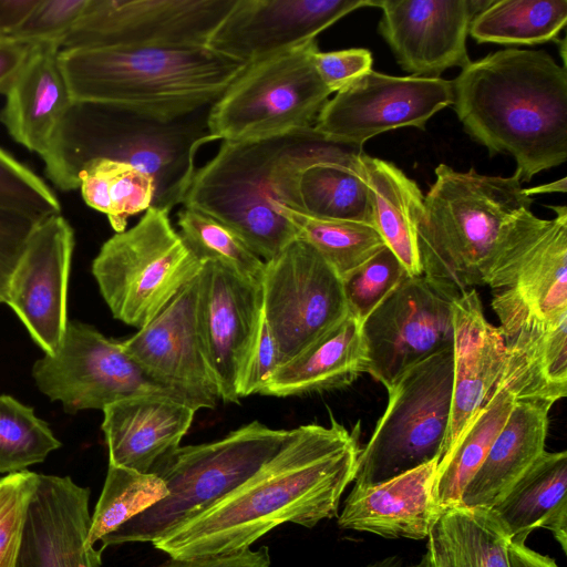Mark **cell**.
Returning a JSON list of instances; mask_svg holds the SVG:
<instances>
[{"instance_id": "cell-4", "label": "cell", "mask_w": 567, "mask_h": 567, "mask_svg": "<svg viewBox=\"0 0 567 567\" xmlns=\"http://www.w3.org/2000/svg\"><path fill=\"white\" fill-rule=\"evenodd\" d=\"M208 110L159 121L110 104L73 101L41 157L47 177L61 190H74L89 162H123L154 179L153 206L171 210L183 203L196 172L197 151L214 141Z\"/></svg>"}, {"instance_id": "cell-7", "label": "cell", "mask_w": 567, "mask_h": 567, "mask_svg": "<svg viewBox=\"0 0 567 567\" xmlns=\"http://www.w3.org/2000/svg\"><path fill=\"white\" fill-rule=\"evenodd\" d=\"M254 421L221 440L179 446L153 471L168 494L101 538V549L154 543L219 503L257 473L293 436Z\"/></svg>"}, {"instance_id": "cell-18", "label": "cell", "mask_w": 567, "mask_h": 567, "mask_svg": "<svg viewBox=\"0 0 567 567\" xmlns=\"http://www.w3.org/2000/svg\"><path fill=\"white\" fill-rule=\"evenodd\" d=\"M74 245V230L62 213L45 217L31 233L9 281L6 305L44 354L58 350L69 322Z\"/></svg>"}, {"instance_id": "cell-24", "label": "cell", "mask_w": 567, "mask_h": 567, "mask_svg": "<svg viewBox=\"0 0 567 567\" xmlns=\"http://www.w3.org/2000/svg\"><path fill=\"white\" fill-rule=\"evenodd\" d=\"M89 502L70 476L38 474L16 567H101L103 550L86 544Z\"/></svg>"}, {"instance_id": "cell-32", "label": "cell", "mask_w": 567, "mask_h": 567, "mask_svg": "<svg viewBox=\"0 0 567 567\" xmlns=\"http://www.w3.org/2000/svg\"><path fill=\"white\" fill-rule=\"evenodd\" d=\"M567 452H544L508 493L489 511L509 542L528 535L567 504Z\"/></svg>"}, {"instance_id": "cell-11", "label": "cell", "mask_w": 567, "mask_h": 567, "mask_svg": "<svg viewBox=\"0 0 567 567\" xmlns=\"http://www.w3.org/2000/svg\"><path fill=\"white\" fill-rule=\"evenodd\" d=\"M38 389L65 413L102 410L115 402L145 395L167 396L199 410L184 393L147 372L121 341L106 338L93 326L71 320L58 350L32 368Z\"/></svg>"}, {"instance_id": "cell-47", "label": "cell", "mask_w": 567, "mask_h": 567, "mask_svg": "<svg viewBox=\"0 0 567 567\" xmlns=\"http://www.w3.org/2000/svg\"><path fill=\"white\" fill-rule=\"evenodd\" d=\"M278 365L276 346L264 320L257 342L243 374L239 388L240 399L251 394H260Z\"/></svg>"}, {"instance_id": "cell-35", "label": "cell", "mask_w": 567, "mask_h": 567, "mask_svg": "<svg viewBox=\"0 0 567 567\" xmlns=\"http://www.w3.org/2000/svg\"><path fill=\"white\" fill-rule=\"evenodd\" d=\"M82 198L104 214L115 233L125 230L131 216L146 212L155 199L154 179L130 164L97 158L79 175Z\"/></svg>"}, {"instance_id": "cell-41", "label": "cell", "mask_w": 567, "mask_h": 567, "mask_svg": "<svg viewBox=\"0 0 567 567\" xmlns=\"http://www.w3.org/2000/svg\"><path fill=\"white\" fill-rule=\"evenodd\" d=\"M406 276L398 257L383 246L341 278L349 315L363 322Z\"/></svg>"}, {"instance_id": "cell-45", "label": "cell", "mask_w": 567, "mask_h": 567, "mask_svg": "<svg viewBox=\"0 0 567 567\" xmlns=\"http://www.w3.org/2000/svg\"><path fill=\"white\" fill-rule=\"evenodd\" d=\"M41 220L0 209V303H6L11 275L31 233Z\"/></svg>"}, {"instance_id": "cell-3", "label": "cell", "mask_w": 567, "mask_h": 567, "mask_svg": "<svg viewBox=\"0 0 567 567\" xmlns=\"http://www.w3.org/2000/svg\"><path fill=\"white\" fill-rule=\"evenodd\" d=\"M361 151L313 128L259 141H223L217 154L196 169L182 204L228 226L266 262L298 238L274 208V202L287 204L297 173L313 162Z\"/></svg>"}, {"instance_id": "cell-13", "label": "cell", "mask_w": 567, "mask_h": 567, "mask_svg": "<svg viewBox=\"0 0 567 567\" xmlns=\"http://www.w3.org/2000/svg\"><path fill=\"white\" fill-rule=\"evenodd\" d=\"M457 297L423 275L406 276L362 322L367 373L386 389L413 364L452 348Z\"/></svg>"}, {"instance_id": "cell-30", "label": "cell", "mask_w": 567, "mask_h": 567, "mask_svg": "<svg viewBox=\"0 0 567 567\" xmlns=\"http://www.w3.org/2000/svg\"><path fill=\"white\" fill-rule=\"evenodd\" d=\"M362 153L320 159L302 167L286 207L315 218L373 226L372 197L363 174Z\"/></svg>"}, {"instance_id": "cell-36", "label": "cell", "mask_w": 567, "mask_h": 567, "mask_svg": "<svg viewBox=\"0 0 567 567\" xmlns=\"http://www.w3.org/2000/svg\"><path fill=\"white\" fill-rule=\"evenodd\" d=\"M297 237L310 244L340 276L344 277L385 246L374 226L315 218L274 202Z\"/></svg>"}, {"instance_id": "cell-19", "label": "cell", "mask_w": 567, "mask_h": 567, "mask_svg": "<svg viewBox=\"0 0 567 567\" xmlns=\"http://www.w3.org/2000/svg\"><path fill=\"white\" fill-rule=\"evenodd\" d=\"M362 7L374 0H236L206 45L247 65L315 40Z\"/></svg>"}, {"instance_id": "cell-46", "label": "cell", "mask_w": 567, "mask_h": 567, "mask_svg": "<svg viewBox=\"0 0 567 567\" xmlns=\"http://www.w3.org/2000/svg\"><path fill=\"white\" fill-rule=\"evenodd\" d=\"M317 71L327 87L338 92L351 82L372 70V54L367 49L339 51H316L313 55Z\"/></svg>"}, {"instance_id": "cell-29", "label": "cell", "mask_w": 567, "mask_h": 567, "mask_svg": "<svg viewBox=\"0 0 567 567\" xmlns=\"http://www.w3.org/2000/svg\"><path fill=\"white\" fill-rule=\"evenodd\" d=\"M367 368L362 322L348 313L296 357L278 365L260 394L286 398L340 389L367 372Z\"/></svg>"}, {"instance_id": "cell-20", "label": "cell", "mask_w": 567, "mask_h": 567, "mask_svg": "<svg viewBox=\"0 0 567 567\" xmlns=\"http://www.w3.org/2000/svg\"><path fill=\"white\" fill-rule=\"evenodd\" d=\"M492 0H374L379 32L399 65L417 78H440L470 62L466 38L474 17Z\"/></svg>"}, {"instance_id": "cell-10", "label": "cell", "mask_w": 567, "mask_h": 567, "mask_svg": "<svg viewBox=\"0 0 567 567\" xmlns=\"http://www.w3.org/2000/svg\"><path fill=\"white\" fill-rule=\"evenodd\" d=\"M386 390L384 413L358 455L354 485L381 483L439 461L451 416L452 348L413 364Z\"/></svg>"}, {"instance_id": "cell-31", "label": "cell", "mask_w": 567, "mask_h": 567, "mask_svg": "<svg viewBox=\"0 0 567 567\" xmlns=\"http://www.w3.org/2000/svg\"><path fill=\"white\" fill-rule=\"evenodd\" d=\"M361 164L372 197L373 226L409 276L422 275L416 230L424 196L398 166L362 153Z\"/></svg>"}, {"instance_id": "cell-23", "label": "cell", "mask_w": 567, "mask_h": 567, "mask_svg": "<svg viewBox=\"0 0 567 567\" xmlns=\"http://www.w3.org/2000/svg\"><path fill=\"white\" fill-rule=\"evenodd\" d=\"M452 322V405L439 462L450 454L476 414L498 390L507 362L502 333L485 318L474 288L454 299Z\"/></svg>"}, {"instance_id": "cell-42", "label": "cell", "mask_w": 567, "mask_h": 567, "mask_svg": "<svg viewBox=\"0 0 567 567\" xmlns=\"http://www.w3.org/2000/svg\"><path fill=\"white\" fill-rule=\"evenodd\" d=\"M0 209L43 219L61 214L52 188L32 169L0 147Z\"/></svg>"}, {"instance_id": "cell-14", "label": "cell", "mask_w": 567, "mask_h": 567, "mask_svg": "<svg viewBox=\"0 0 567 567\" xmlns=\"http://www.w3.org/2000/svg\"><path fill=\"white\" fill-rule=\"evenodd\" d=\"M236 0H89L61 50L198 47Z\"/></svg>"}, {"instance_id": "cell-9", "label": "cell", "mask_w": 567, "mask_h": 567, "mask_svg": "<svg viewBox=\"0 0 567 567\" xmlns=\"http://www.w3.org/2000/svg\"><path fill=\"white\" fill-rule=\"evenodd\" d=\"M202 264L174 229L169 209L151 206L102 245L92 274L113 317L141 329L197 277Z\"/></svg>"}, {"instance_id": "cell-44", "label": "cell", "mask_w": 567, "mask_h": 567, "mask_svg": "<svg viewBox=\"0 0 567 567\" xmlns=\"http://www.w3.org/2000/svg\"><path fill=\"white\" fill-rule=\"evenodd\" d=\"M89 0H40L12 39L54 42L62 39L83 14Z\"/></svg>"}, {"instance_id": "cell-43", "label": "cell", "mask_w": 567, "mask_h": 567, "mask_svg": "<svg viewBox=\"0 0 567 567\" xmlns=\"http://www.w3.org/2000/svg\"><path fill=\"white\" fill-rule=\"evenodd\" d=\"M38 473L24 470L0 478V567H16Z\"/></svg>"}, {"instance_id": "cell-48", "label": "cell", "mask_w": 567, "mask_h": 567, "mask_svg": "<svg viewBox=\"0 0 567 567\" xmlns=\"http://www.w3.org/2000/svg\"><path fill=\"white\" fill-rule=\"evenodd\" d=\"M157 567H270L269 550L250 548L228 555L171 558Z\"/></svg>"}, {"instance_id": "cell-17", "label": "cell", "mask_w": 567, "mask_h": 567, "mask_svg": "<svg viewBox=\"0 0 567 567\" xmlns=\"http://www.w3.org/2000/svg\"><path fill=\"white\" fill-rule=\"evenodd\" d=\"M197 284L198 322L219 396L238 403L243 374L264 321L261 282L205 260Z\"/></svg>"}, {"instance_id": "cell-34", "label": "cell", "mask_w": 567, "mask_h": 567, "mask_svg": "<svg viewBox=\"0 0 567 567\" xmlns=\"http://www.w3.org/2000/svg\"><path fill=\"white\" fill-rule=\"evenodd\" d=\"M567 23V0H492L471 22L478 43L535 45L557 41Z\"/></svg>"}, {"instance_id": "cell-39", "label": "cell", "mask_w": 567, "mask_h": 567, "mask_svg": "<svg viewBox=\"0 0 567 567\" xmlns=\"http://www.w3.org/2000/svg\"><path fill=\"white\" fill-rule=\"evenodd\" d=\"M177 225L182 238L200 261H218L245 278L261 282L265 261L228 226L185 206L177 214Z\"/></svg>"}, {"instance_id": "cell-5", "label": "cell", "mask_w": 567, "mask_h": 567, "mask_svg": "<svg viewBox=\"0 0 567 567\" xmlns=\"http://www.w3.org/2000/svg\"><path fill=\"white\" fill-rule=\"evenodd\" d=\"M59 61L73 101L159 121L210 106L245 66L207 45L70 49Z\"/></svg>"}, {"instance_id": "cell-16", "label": "cell", "mask_w": 567, "mask_h": 567, "mask_svg": "<svg viewBox=\"0 0 567 567\" xmlns=\"http://www.w3.org/2000/svg\"><path fill=\"white\" fill-rule=\"evenodd\" d=\"M543 219L529 209L503 235L485 275L493 290L517 293L554 324L567 321V207Z\"/></svg>"}, {"instance_id": "cell-49", "label": "cell", "mask_w": 567, "mask_h": 567, "mask_svg": "<svg viewBox=\"0 0 567 567\" xmlns=\"http://www.w3.org/2000/svg\"><path fill=\"white\" fill-rule=\"evenodd\" d=\"M38 43L23 39H0V94L6 95Z\"/></svg>"}, {"instance_id": "cell-6", "label": "cell", "mask_w": 567, "mask_h": 567, "mask_svg": "<svg viewBox=\"0 0 567 567\" xmlns=\"http://www.w3.org/2000/svg\"><path fill=\"white\" fill-rule=\"evenodd\" d=\"M435 176L416 230L422 275L460 296L484 285L503 235L534 199L515 175L440 164Z\"/></svg>"}, {"instance_id": "cell-40", "label": "cell", "mask_w": 567, "mask_h": 567, "mask_svg": "<svg viewBox=\"0 0 567 567\" xmlns=\"http://www.w3.org/2000/svg\"><path fill=\"white\" fill-rule=\"evenodd\" d=\"M61 445L33 408L0 394V473L24 471L43 462Z\"/></svg>"}, {"instance_id": "cell-21", "label": "cell", "mask_w": 567, "mask_h": 567, "mask_svg": "<svg viewBox=\"0 0 567 567\" xmlns=\"http://www.w3.org/2000/svg\"><path fill=\"white\" fill-rule=\"evenodd\" d=\"M197 295L196 277L148 324L121 342L156 379L187 395L198 409H212L220 396L202 339Z\"/></svg>"}, {"instance_id": "cell-8", "label": "cell", "mask_w": 567, "mask_h": 567, "mask_svg": "<svg viewBox=\"0 0 567 567\" xmlns=\"http://www.w3.org/2000/svg\"><path fill=\"white\" fill-rule=\"evenodd\" d=\"M311 40L244 66L209 106L215 140L259 141L311 130L331 91L320 78Z\"/></svg>"}, {"instance_id": "cell-22", "label": "cell", "mask_w": 567, "mask_h": 567, "mask_svg": "<svg viewBox=\"0 0 567 567\" xmlns=\"http://www.w3.org/2000/svg\"><path fill=\"white\" fill-rule=\"evenodd\" d=\"M492 308L507 353L502 385L516 401L554 404L565 398L567 321L549 322L511 290H496Z\"/></svg>"}, {"instance_id": "cell-38", "label": "cell", "mask_w": 567, "mask_h": 567, "mask_svg": "<svg viewBox=\"0 0 567 567\" xmlns=\"http://www.w3.org/2000/svg\"><path fill=\"white\" fill-rule=\"evenodd\" d=\"M167 494L165 483L156 474L109 464L103 489L91 516L86 544L94 546Z\"/></svg>"}, {"instance_id": "cell-26", "label": "cell", "mask_w": 567, "mask_h": 567, "mask_svg": "<svg viewBox=\"0 0 567 567\" xmlns=\"http://www.w3.org/2000/svg\"><path fill=\"white\" fill-rule=\"evenodd\" d=\"M197 410L157 395L136 396L103 409L109 464L153 473L181 445Z\"/></svg>"}, {"instance_id": "cell-37", "label": "cell", "mask_w": 567, "mask_h": 567, "mask_svg": "<svg viewBox=\"0 0 567 567\" xmlns=\"http://www.w3.org/2000/svg\"><path fill=\"white\" fill-rule=\"evenodd\" d=\"M435 526L454 567H509V539L489 509L449 508Z\"/></svg>"}, {"instance_id": "cell-2", "label": "cell", "mask_w": 567, "mask_h": 567, "mask_svg": "<svg viewBox=\"0 0 567 567\" xmlns=\"http://www.w3.org/2000/svg\"><path fill=\"white\" fill-rule=\"evenodd\" d=\"M452 82L466 133L491 155L514 157L520 183L566 161L567 72L546 51L499 50Z\"/></svg>"}, {"instance_id": "cell-50", "label": "cell", "mask_w": 567, "mask_h": 567, "mask_svg": "<svg viewBox=\"0 0 567 567\" xmlns=\"http://www.w3.org/2000/svg\"><path fill=\"white\" fill-rule=\"evenodd\" d=\"M40 0H0V39H12Z\"/></svg>"}, {"instance_id": "cell-15", "label": "cell", "mask_w": 567, "mask_h": 567, "mask_svg": "<svg viewBox=\"0 0 567 567\" xmlns=\"http://www.w3.org/2000/svg\"><path fill=\"white\" fill-rule=\"evenodd\" d=\"M453 102L450 80L370 70L329 99L313 130L330 141L362 148L369 138L391 130L424 131L426 122Z\"/></svg>"}, {"instance_id": "cell-53", "label": "cell", "mask_w": 567, "mask_h": 567, "mask_svg": "<svg viewBox=\"0 0 567 567\" xmlns=\"http://www.w3.org/2000/svg\"><path fill=\"white\" fill-rule=\"evenodd\" d=\"M567 184L566 177H561L560 179L554 181L551 183H546L543 185L527 187L524 188V193L530 197L539 194H549V193H566Z\"/></svg>"}, {"instance_id": "cell-25", "label": "cell", "mask_w": 567, "mask_h": 567, "mask_svg": "<svg viewBox=\"0 0 567 567\" xmlns=\"http://www.w3.org/2000/svg\"><path fill=\"white\" fill-rule=\"evenodd\" d=\"M437 460L373 485H354L338 516L342 529L425 539L442 515L434 499Z\"/></svg>"}, {"instance_id": "cell-33", "label": "cell", "mask_w": 567, "mask_h": 567, "mask_svg": "<svg viewBox=\"0 0 567 567\" xmlns=\"http://www.w3.org/2000/svg\"><path fill=\"white\" fill-rule=\"evenodd\" d=\"M515 401L513 394L501 384L450 454L437 463L433 492L442 512L460 506L464 488L486 457Z\"/></svg>"}, {"instance_id": "cell-27", "label": "cell", "mask_w": 567, "mask_h": 567, "mask_svg": "<svg viewBox=\"0 0 567 567\" xmlns=\"http://www.w3.org/2000/svg\"><path fill=\"white\" fill-rule=\"evenodd\" d=\"M56 43L39 42L6 93L0 121L20 145L42 157L73 99Z\"/></svg>"}, {"instance_id": "cell-28", "label": "cell", "mask_w": 567, "mask_h": 567, "mask_svg": "<svg viewBox=\"0 0 567 567\" xmlns=\"http://www.w3.org/2000/svg\"><path fill=\"white\" fill-rule=\"evenodd\" d=\"M551 403L515 401L460 506L491 509L545 452Z\"/></svg>"}, {"instance_id": "cell-52", "label": "cell", "mask_w": 567, "mask_h": 567, "mask_svg": "<svg viewBox=\"0 0 567 567\" xmlns=\"http://www.w3.org/2000/svg\"><path fill=\"white\" fill-rule=\"evenodd\" d=\"M426 539L424 558L427 567H454L447 547L435 524Z\"/></svg>"}, {"instance_id": "cell-1", "label": "cell", "mask_w": 567, "mask_h": 567, "mask_svg": "<svg viewBox=\"0 0 567 567\" xmlns=\"http://www.w3.org/2000/svg\"><path fill=\"white\" fill-rule=\"evenodd\" d=\"M359 453V426L350 433L332 416L329 426H298L237 489L153 545L171 558L228 555L285 523L311 528L338 515Z\"/></svg>"}, {"instance_id": "cell-12", "label": "cell", "mask_w": 567, "mask_h": 567, "mask_svg": "<svg viewBox=\"0 0 567 567\" xmlns=\"http://www.w3.org/2000/svg\"><path fill=\"white\" fill-rule=\"evenodd\" d=\"M265 264L264 320L280 365L349 312L340 276L307 241L296 238Z\"/></svg>"}, {"instance_id": "cell-54", "label": "cell", "mask_w": 567, "mask_h": 567, "mask_svg": "<svg viewBox=\"0 0 567 567\" xmlns=\"http://www.w3.org/2000/svg\"><path fill=\"white\" fill-rule=\"evenodd\" d=\"M360 567H427V565L424 556L417 564L404 563L403 559L399 556H388Z\"/></svg>"}, {"instance_id": "cell-51", "label": "cell", "mask_w": 567, "mask_h": 567, "mask_svg": "<svg viewBox=\"0 0 567 567\" xmlns=\"http://www.w3.org/2000/svg\"><path fill=\"white\" fill-rule=\"evenodd\" d=\"M507 558L509 567H559L551 557L535 551L525 543L508 542Z\"/></svg>"}]
</instances>
